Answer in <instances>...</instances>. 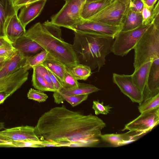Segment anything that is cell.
<instances>
[{
  "mask_svg": "<svg viewBox=\"0 0 159 159\" xmlns=\"http://www.w3.org/2000/svg\"><path fill=\"white\" fill-rule=\"evenodd\" d=\"M106 124L98 117L70 110L64 105L52 108L39 117L35 127L40 140L62 147H92L100 143Z\"/></svg>",
  "mask_w": 159,
  "mask_h": 159,
  "instance_id": "obj_1",
  "label": "cell"
},
{
  "mask_svg": "<svg viewBox=\"0 0 159 159\" xmlns=\"http://www.w3.org/2000/svg\"><path fill=\"white\" fill-rule=\"evenodd\" d=\"M24 35L40 45L52 58L66 66L79 64L72 45L61 38L60 27L47 20L30 27Z\"/></svg>",
  "mask_w": 159,
  "mask_h": 159,
  "instance_id": "obj_2",
  "label": "cell"
},
{
  "mask_svg": "<svg viewBox=\"0 0 159 159\" xmlns=\"http://www.w3.org/2000/svg\"><path fill=\"white\" fill-rule=\"evenodd\" d=\"M74 31L72 46L79 63L99 71L105 64L106 57L111 52L114 39L95 32Z\"/></svg>",
  "mask_w": 159,
  "mask_h": 159,
  "instance_id": "obj_3",
  "label": "cell"
},
{
  "mask_svg": "<svg viewBox=\"0 0 159 159\" xmlns=\"http://www.w3.org/2000/svg\"><path fill=\"white\" fill-rule=\"evenodd\" d=\"M134 49V70L143 64L159 58V15L151 22Z\"/></svg>",
  "mask_w": 159,
  "mask_h": 159,
  "instance_id": "obj_4",
  "label": "cell"
},
{
  "mask_svg": "<svg viewBox=\"0 0 159 159\" xmlns=\"http://www.w3.org/2000/svg\"><path fill=\"white\" fill-rule=\"evenodd\" d=\"M86 0H67L61 9L51 18V22L59 27L74 30L84 20L81 16Z\"/></svg>",
  "mask_w": 159,
  "mask_h": 159,
  "instance_id": "obj_5",
  "label": "cell"
},
{
  "mask_svg": "<svg viewBox=\"0 0 159 159\" xmlns=\"http://www.w3.org/2000/svg\"><path fill=\"white\" fill-rule=\"evenodd\" d=\"M141 25L136 28L126 31H120L117 34L112 47L111 51L116 55L123 57L132 49L143 34L149 26Z\"/></svg>",
  "mask_w": 159,
  "mask_h": 159,
  "instance_id": "obj_6",
  "label": "cell"
},
{
  "mask_svg": "<svg viewBox=\"0 0 159 159\" xmlns=\"http://www.w3.org/2000/svg\"><path fill=\"white\" fill-rule=\"evenodd\" d=\"M128 8V6L124 2L120 0H114L87 20L113 25H120Z\"/></svg>",
  "mask_w": 159,
  "mask_h": 159,
  "instance_id": "obj_7",
  "label": "cell"
},
{
  "mask_svg": "<svg viewBox=\"0 0 159 159\" xmlns=\"http://www.w3.org/2000/svg\"><path fill=\"white\" fill-rule=\"evenodd\" d=\"M159 123V107L143 112L137 118L126 124L122 131L130 132L144 134L150 131Z\"/></svg>",
  "mask_w": 159,
  "mask_h": 159,
  "instance_id": "obj_8",
  "label": "cell"
},
{
  "mask_svg": "<svg viewBox=\"0 0 159 159\" xmlns=\"http://www.w3.org/2000/svg\"><path fill=\"white\" fill-rule=\"evenodd\" d=\"M113 82L120 91L134 102L140 104L143 100L142 93L133 83L131 75L113 74Z\"/></svg>",
  "mask_w": 159,
  "mask_h": 159,
  "instance_id": "obj_9",
  "label": "cell"
},
{
  "mask_svg": "<svg viewBox=\"0 0 159 159\" xmlns=\"http://www.w3.org/2000/svg\"><path fill=\"white\" fill-rule=\"evenodd\" d=\"M26 139L40 140L36 134L34 127L23 126L0 131V146L5 143Z\"/></svg>",
  "mask_w": 159,
  "mask_h": 159,
  "instance_id": "obj_10",
  "label": "cell"
},
{
  "mask_svg": "<svg viewBox=\"0 0 159 159\" xmlns=\"http://www.w3.org/2000/svg\"><path fill=\"white\" fill-rule=\"evenodd\" d=\"M29 69L25 65L0 81V92L12 94L27 80Z\"/></svg>",
  "mask_w": 159,
  "mask_h": 159,
  "instance_id": "obj_11",
  "label": "cell"
},
{
  "mask_svg": "<svg viewBox=\"0 0 159 159\" xmlns=\"http://www.w3.org/2000/svg\"><path fill=\"white\" fill-rule=\"evenodd\" d=\"M121 25H113L92 20H84L77 25L73 30L91 31L108 35L115 39L121 30Z\"/></svg>",
  "mask_w": 159,
  "mask_h": 159,
  "instance_id": "obj_12",
  "label": "cell"
},
{
  "mask_svg": "<svg viewBox=\"0 0 159 159\" xmlns=\"http://www.w3.org/2000/svg\"><path fill=\"white\" fill-rule=\"evenodd\" d=\"M159 93V58L152 62L143 93V100Z\"/></svg>",
  "mask_w": 159,
  "mask_h": 159,
  "instance_id": "obj_13",
  "label": "cell"
},
{
  "mask_svg": "<svg viewBox=\"0 0 159 159\" xmlns=\"http://www.w3.org/2000/svg\"><path fill=\"white\" fill-rule=\"evenodd\" d=\"M47 0H40L22 7L18 16L23 26H26L40 14Z\"/></svg>",
  "mask_w": 159,
  "mask_h": 159,
  "instance_id": "obj_14",
  "label": "cell"
},
{
  "mask_svg": "<svg viewBox=\"0 0 159 159\" xmlns=\"http://www.w3.org/2000/svg\"><path fill=\"white\" fill-rule=\"evenodd\" d=\"M27 57L16 49L14 54L5 61L0 69V81L24 66Z\"/></svg>",
  "mask_w": 159,
  "mask_h": 159,
  "instance_id": "obj_15",
  "label": "cell"
},
{
  "mask_svg": "<svg viewBox=\"0 0 159 159\" xmlns=\"http://www.w3.org/2000/svg\"><path fill=\"white\" fill-rule=\"evenodd\" d=\"M18 12L12 0H0V37L7 39V25L12 16Z\"/></svg>",
  "mask_w": 159,
  "mask_h": 159,
  "instance_id": "obj_16",
  "label": "cell"
},
{
  "mask_svg": "<svg viewBox=\"0 0 159 159\" xmlns=\"http://www.w3.org/2000/svg\"><path fill=\"white\" fill-rule=\"evenodd\" d=\"M141 135L139 133L129 131L122 134H101V139L112 146L117 147L134 141Z\"/></svg>",
  "mask_w": 159,
  "mask_h": 159,
  "instance_id": "obj_17",
  "label": "cell"
},
{
  "mask_svg": "<svg viewBox=\"0 0 159 159\" xmlns=\"http://www.w3.org/2000/svg\"><path fill=\"white\" fill-rule=\"evenodd\" d=\"M12 44L16 49L21 51L26 57L33 56L44 50L40 45L25 35Z\"/></svg>",
  "mask_w": 159,
  "mask_h": 159,
  "instance_id": "obj_18",
  "label": "cell"
},
{
  "mask_svg": "<svg viewBox=\"0 0 159 159\" xmlns=\"http://www.w3.org/2000/svg\"><path fill=\"white\" fill-rule=\"evenodd\" d=\"M26 30L18 19L17 13L14 15L10 20L6 30L7 39L12 44L24 35Z\"/></svg>",
  "mask_w": 159,
  "mask_h": 159,
  "instance_id": "obj_19",
  "label": "cell"
},
{
  "mask_svg": "<svg viewBox=\"0 0 159 159\" xmlns=\"http://www.w3.org/2000/svg\"><path fill=\"white\" fill-rule=\"evenodd\" d=\"M114 0H98L85 2L83 7L81 16L84 20H89L101 11Z\"/></svg>",
  "mask_w": 159,
  "mask_h": 159,
  "instance_id": "obj_20",
  "label": "cell"
},
{
  "mask_svg": "<svg viewBox=\"0 0 159 159\" xmlns=\"http://www.w3.org/2000/svg\"><path fill=\"white\" fill-rule=\"evenodd\" d=\"M152 61L147 62L134 70L131 75L133 81L143 94Z\"/></svg>",
  "mask_w": 159,
  "mask_h": 159,
  "instance_id": "obj_21",
  "label": "cell"
},
{
  "mask_svg": "<svg viewBox=\"0 0 159 159\" xmlns=\"http://www.w3.org/2000/svg\"><path fill=\"white\" fill-rule=\"evenodd\" d=\"M141 12L133 11L128 9L121 23V30L124 31L132 30L142 25Z\"/></svg>",
  "mask_w": 159,
  "mask_h": 159,
  "instance_id": "obj_22",
  "label": "cell"
},
{
  "mask_svg": "<svg viewBox=\"0 0 159 159\" xmlns=\"http://www.w3.org/2000/svg\"><path fill=\"white\" fill-rule=\"evenodd\" d=\"M100 90L99 89L92 84L79 82L77 87L69 89L62 88L57 92L67 95H89Z\"/></svg>",
  "mask_w": 159,
  "mask_h": 159,
  "instance_id": "obj_23",
  "label": "cell"
},
{
  "mask_svg": "<svg viewBox=\"0 0 159 159\" xmlns=\"http://www.w3.org/2000/svg\"><path fill=\"white\" fill-rule=\"evenodd\" d=\"M49 69L59 79L64 88V79L66 70V66L50 56L41 64Z\"/></svg>",
  "mask_w": 159,
  "mask_h": 159,
  "instance_id": "obj_24",
  "label": "cell"
},
{
  "mask_svg": "<svg viewBox=\"0 0 159 159\" xmlns=\"http://www.w3.org/2000/svg\"><path fill=\"white\" fill-rule=\"evenodd\" d=\"M53 96L56 103L60 104L66 101L73 107H74L87 100L88 95H67L55 92H54Z\"/></svg>",
  "mask_w": 159,
  "mask_h": 159,
  "instance_id": "obj_25",
  "label": "cell"
},
{
  "mask_svg": "<svg viewBox=\"0 0 159 159\" xmlns=\"http://www.w3.org/2000/svg\"><path fill=\"white\" fill-rule=\"evenodd\" d=\"M66 67L72 75L77 80H86L91 74V69L89 66L86 65L79 63Z\"/></svg>",
  "mask_w": 159,
  "mask_h": 159,
  "instance_id": "obj_26",
  "label": "cell"
},
{
  "mask_svg": "<svg viewBox=\"0 0 159 159\" xmlns=\"http://www.w3.org/2000/svg\"><path fill=\"white\" fill-rule=\"evenodd\" d=\"M32 81L33 86L38 90L43 92H56L53 86L34 70Z\"/></svg>",
  "mask_w": 159,
  "mask_h": 159,
  "instance_id": "obj_27",
  "label": "cell"
},
{
  "mask_svg": "<svg viewBox=\"0 0 159 159\" xmlns=\"http://www.w3.org/2000/svg\"><path fill=\"white\" fill-rule=\"evenodd\" d=\"M159 1L152 9L144 6L141 12L142 17V25H148L153 21L155 17L159 15Z\"/></svg>",
  "mask_w": 159,
  "mask_h": 159,
  "instance_id": "obj_28",
  "label": "cell"
},
{
  "mask_svg": "<svg viewBox=\"0 0 159 159\" xmlns=\"http://www.w3.org/2000/svg\"><path fill=\"white\" fill-rule=\"evenodd\" d=\"M159 107V93L143 101L138 107L140 113L151 110Z\"/></svg>",
  "mask_w": 159,
  "mask_h": 159,
  "instance_id": "obj_29",
  "label": "cell"
},
{
  "mask_svg": "<svg viewBox=\"0 0 159 159\" xmlns=\"http://www.w3.org/2000/svg\"><path fill=\"white\" fill-rule=\"evenodd\" d=\"M48 55V53L44 50L33 56L27 57L25 65L27 66L30 69L32 68L43 62Z\"/></svg>",
  "mask_w": 159,
  "mask_h": 159,
  "instance_id": "obj_30",
  "label": "cell"
},
{
  "mask_svg": "<svg viewBox=\"0 0 159 159\" xmlns=\"http://www.w3.org/2000/svg\"><path fill=\"white\" fill-rule=\"evenodd\" d=\"M1 146L14 147L42 148L40 144V140L32 139L16 141L5 143Z\"/></svg>",
  "mask_w": 159,
  "mask_h": 159,
  "instance_id": "obj_31",
  "label": "cell"
},
{
  "mask_svg": "<svg viewBox=\"0 0 159 159\" xmlns=\"http://www.w3.org/2000/svg\"><path fill=\"white\" fill-rule=\"evenodd\" d=\"M92 108L96 115H107L109 113L112 107L109 105H104L103 102H100L98 100H94L93 102Z\"/></svg>",
  "mask_w": 159,
  "mask_h": 159,
  "instance_id": "obj_32",
  "label": "cell"
},
{
  "mask_svg": "<svg viewBox=\"0 0 159 159\" xmlns=\"http://www.w3.org/2000/svg\"><path fill=\"white\" fill-rule=\"evenodd\" d=\"M28 98L39 102H43L46 101L48 96L43 91L31 88L27 94Z\"/></svg>",
  "mask_w": 159,
  "mask_h": 159,
  "instance_id": "obj_33",
  "label": "cell"
},
{
  "mask_svg": "<svg viewBox=\"0 0 159 159\" xmlns=\"http://www.w3.org/2000/svg\"><path fill=\"white\" fill-rule=\"evenodd\" d=\"M79 82L72 75L66 66L64 79V89H69L78 86Z\"/></svg>",
  "mask_w": 159,
  "mask_h": 159,
  "instance_id": "obj_34",
  "label": "cell"
},
{
  "mask_svg": "<svg viewBox=\"0 0 159 159\" xmlns=\"http://www.w3.org/2000/svg\"><path fill=\"white\" fill-rule=\"evenodd\" d=\"M32 68L36 73L39 75L53 86L48 70L44 66L40 64L34 66Z\"/></svg>",
  "mask_w": 159,
  "mask_h": 159,
  "instance_id": "obj_35",
  "label": "cell"
},
{
  "mask_svg": "<svg viewBox=\"0 0 159 159\" xmlns=\"http://www.w3.org/2000/svg\"><path fill=\"white\" fill-rule=\"evenodd\" d=\"M16 49L10 43L0 47V57L8 59L14 53Z\"/></svg>",
  "mask_w": 159,
  "mask_h": 159,
  "instance_id": "obj_36",
  "label": "cell"
},
{
  "mask_svg": "<svg viewBox=\"0 0 159 159\" xmlns=\"http://www.w3.org/2000/svg\"><path fill=\"white\" fill-rule=\"evenodd\" d=\"M46 68L48 70L54 87L56 90V92H57L60 89L63 88V85L59 79L49 69Z\"/></svg>",
  "mask_w": 159,
  "mask_h": 159,
  "instance_id": "obj_37",
  "label": "cell"
},
{
  "mask_svg": "<svg viewBox=\"0 0 159 159\" xmlns=\"http://www.w3.org/2000/svg\"><path fill=\"white\" fill-rule=\"evenodd\" d=\"M143 7L142 0H133L130 2L128 8L134 11L141 12Z\"/></svg>",
  "mask_w": 159,
  "mask_h": 159,
  "instance_id": "obj_38",
  "label": "cell"
},
{
  "mask_svg": "<svg viewBox=\"0 0 159 159\" xmlns=\"http://www.w3.org/2000/svg\"><path fill=\"white\" fill-rule=\"evenodd\" d=\"M39 0H16L13 3L16 10L18 11L22 7Z\"/></svg>",
  "mask_w": 159,
  "mask_h": 159,
  "instance_id": "obj_39",
  "label": "cell"
},
{
  "mask_svg": "<svg viewBox=\"0 0 159 159\" xmlns=\"http://www.w3.org/2000/svg\"><path fill=\"white\" fill-rule=\"evenodd\" d=\"M40 143L43 147H62L59 143L51 141L40 140Z\"/></svg>",
  "mask_w": 159,
  "mask_h": 159,
  "instance_id": "obj_40",
  "label": "cell"
},
{
  "mask_svg": "<svg viewBox=\"0 0 159 159\" xmlns=\"http://www.w3.org/2000/svg\"><path fill=\"white\" fill-rule=\"evenodd\" d=\"M157 0H142L144 6L150 9H152Z\"/></svg>",
  "mask_w": 159,
  "mask_h": 159,
  "instance_id": "obj_41",
  "label": "cell"
},
{
  "mask_svg": "<svg viewBox=\"0 0 159 159\" xmlns=\"http://www.w3.org/2000/svg\"><path fill=\"white\" fill-rule=\"evenodd\" d=\"M11 96L9 94L4 92H0V104L2 103L6 99Z\"/></svg>",
  "mask_w": 159,
  "mask_h": 159,
  "instance_id": "obj_42",
  "label": "cell"
},
{
  "mask_svg": "<svg viewBox=\"0 0 159 159\" xmlns=\"http://www.w3.org/2000/svg\"><path fill=\"white\" fill-rule=\"evenodd\" d=\"M10 43H11L7 39L0 37V47Z\"/></svg>",
  "mask_w": 159,
  "mask_h": 159,
  "instance_id": "obj_43",
  "label": "cell"
},
{
  "mask_svg": "<svg viewBox=\"0 0 159 159\" xmlns=\"http://www.w3.org/2000/svg\"><path fill=\"white\" fill-rule=\"evenodd\" d=\"M7 59L5 57H0V65L4 62Z\"/></svg>",
  "mask_w": 159,
  "mask_h": 159,
  "instance_id": "obj_44",
  "label": "cell"
},
{
  "mask_svg": "<svg viewBox=\"0 0 159 159\" xmlns=\"http://www.w3.org/2000/svg\"><path fill=\"white\" fill-rule=\"evenodd\" d=\"M125 2L129 7V4L130 2L132 1L133 0H120Z\"/></svg>",
  "mask_w": 159,
  "mask_h": 159,
  "instance_id": "obj_45",
  "label": "cell"
},
{
  "mask_svg": "<svg viewBox=\"0 0 159 159\" xmlns=\"http://www.w3.org/2000/svg\"><path fill=\"white\" fill-rule=\"evenodd\" d=\"M5 129L4 123L0 122V130Z\"/></svg>",
  "mask_w": 159,
  "mask_h": 159,
  "instance_id": "obj_46",
  "label": "cell"
},
{
  "mask_svg": "<svg viewBox=\"0 0 159 159\" xmlns=\"http://www.w3.org/2000/svg\"><path fill=\"white\" fill-rule=\"evenodd\" d=\"M98 0H86V2H91L97 1Z\"/></svg>",
  "mask_w": 159,
  "mask_h": 159,
  "instance_id": "obj_47",
  "label": "cell"
},
{
  "mask_svg": "<svg viewBox=\"0 0 159 159\" xmlns=\"http://www.w3.org/2000/svg\"><path fill=\"white\" fill-rule=\"evenodd\" d=\"M4 62H5V61H4ZM4 62H3V63H2L0 65V68L2 67V66L3 65V63H4Z\"/></svg>",
  "mask_w": 159,
  "mask_h": 159,
  "instance_id": "obj_48",
  "label": "cell"
},
{
  "mask_svg": "<svg viewBox=\"0 0 159 159\" xmlns=\"http://www.w3.org/2000/svg\"><path fill=\"white\" fill-rule=\"evenodd\" d=\"M16 0H12V1L13 2H14Z\"/></svg>",
  "mask_w": 159,
  "mask_h": 159,
  "instance_id": "obj_49",
  "label": "cell"
},
{
  "mask_svg": "<svg viewBox=\"0 0 159 159\" xmlns=\"http://www.w3.org/2000/svg\"><path fill=\"white\" fill-rule=\"evenodd\" d=\"M64 0V1H66L67 0Z\"/></svg>",
  "mask_w": 159,
  "mask_h": 159,
  "instance_id": "obj_50",
  "label": "cell"
}]
</instances>
